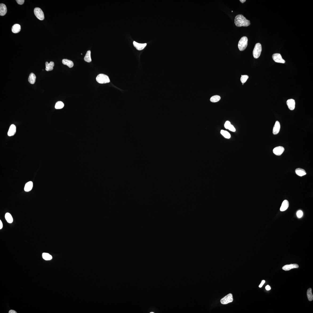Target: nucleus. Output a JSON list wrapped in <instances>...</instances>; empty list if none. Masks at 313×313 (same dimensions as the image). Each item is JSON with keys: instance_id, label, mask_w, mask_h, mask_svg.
Masks as SVG:
<instances>
[{"instance_id": "nucleus-1", "label": "nucleus", "mask_w": 313, "mask_h": 313, "mask_svg": "<svg viewBox=\"0 0 313 313\" xmlns=\"http://www.w3.org/2000/svg\"><path fill=\"white\" fill-rule=\"evenodd\" d=\"M235 23L237 27H248L250 24L249 20L242 15H238L235 17Z\"/></svg>"}, {"instance_id": "nucleus-2", "label": "nucleus", "mask_w": 313, "mask_h": 313, "mask_svg": "<svg viewBox=\"0 0 313 313\" xmlns=\"http://www.w3.org/2000/svg\"><path fill=\"white\" fill-rule=\"evenodd\" d=\"M248 42L247 37L244 36L241 37L238 44V48L240 51H243L246 49L248 45Z\"/></svg>"}, {"instance_id": "nucleus-3", "label": "nucleus", "mask_w": 313, "mask_h": 313, "mask_svg": "<svg viewBox=\"0 0 313 313\" xmlns=\"http://www.w3.org/2000/svg\"><path fill=\"white\" fill-rule=\"evenodd\" d=\"M96 80L97 82L100 84H105L110 82L108 76L103 74L98 75L96 77Z\"/></svg>"}, {"instance_id": "nucleus-4", "label": "nucleus", "mask_w": 313, "mask_h": 313, "mask_svg": "<svg viewBox=\"0 0 313 313\" xmlns=\"http://www.w3.org/2000/svg\"><path fill=\"white\" fill-rule=\"evenodd\" d=\"M262 51V47L260 43H257L255 44L254 48L253 51V55L254 58L255 59L258 58L261 55Z\"/></svg>"}, {"instance_id": "nucleus-5", "label": "nucleus", "mask_w": 313, "mask_h": 313, "mask_svg": "<svg viewBox=\"0 0 313 313\" xmlns=\"http://www.w3.org/2000/svg\"><path fill=\"white\" fill-rule=\"evenodd\" d=\"M233 300V295L230 293L221 299L220 300V302L223 305H226L232 302Z\"/></svg>"}, {"instance_id": "nucleus-6", "label": "nucleus", "mask_w": 313, "mask_h": 313, "mask_svg": "<svg viewBox=\"0 0 313 313\" xmlns=\"http://www.w3.org/2000/svg\"><path fill=\"white\" fill-rule=\"evenodd\" d=\"M34 13L35 15L39 20H42L44 19V14L43 11L41 8L38 7L35 8L34 10Z\"/></svg>"}, {"instance_id": "nucleus-7", "label": "nucleus", "mask_w": 313, "mask_h": 313, "mask_svg": "<svg viewBox=\"0 0 313 313\" xmlns=\"http://www.w3.org/2000/svg\"><path fill=\"white\" fill-rule=\"evenodd\" d=\"M272 58L275 62L283 64L285 63V60L282 58L281 55L280 54H274L273 55Z\"/></svg>"}, {"instance_id": "nucleus-8", "label": "nucleus", "mask_w": 313, "mask_h": 313, "mask_svg": "<svg viewBox=\"0 0 313 313\" xmlns=\"http://www.w3.org/2000/svg\"><path fill=\"white\" fill-rule=\"evenodd\" d=\"M285 150V148L282 146H279L274 148L273 152L277 156H280L283 153Z\"/></svg>"}, {"instance_id": "nucleus-9", "label": "nucleus", "mask_w": 313, "mask_h": 313, "mask_svg": "<svg viewBox=\"0 0 313 313\" xmlns=\"http://www.w3.org/2000/svg\"><path fill=\"white\" fill-rule=\"evenodd\" d=\"M286 104L289 109L290 110H293L295 109V100L293 99H290L287 100Z\"/></svg>"}, {"instance_id": "nucleus-10", "label": "nucleus", "mask_w": 313, "mask_h": 313, "mask_svg": "<svg viewBox=\"0 0 313 313\" xmlns=\"http://www.w3.org/2000/svg\"><path fill=\"white\" fill-rule=\"evenodd\" d=\"M299 267V265L297 264H293L285 265L283 267L282 269L285 271H288L291 269L298 268Z\"/></svg>"}, {"instance_id": "nucleus-11", "label": "nucleus", "mask_w": 313, "mask_h": 313, "mask_svg": "<svg viewBox=\"0 0 313 313\" xmlns=\"http://www.w3.org/2000/svg\"><path fill=\"white\" fill-rule=\"evenodd\" d=\"M133 44L134 47H136V49L140 51L146 47L147 44L146 43L144 44H140L134 41L133 42Z\"/></svg>"}, {"instance_id": "nucleus-12", "label": "nucleus", "mask_w": 313, "mask_h": 313, "mask_svg": "<svg viewBox=\"0 0 313 313\" xmlns=\"http://www.w3.org/2000/svg\"><path fill=\"white\" fill-rule=\"evenodd\" d=\"M280 123L278 121H276V122L274 125L273 129V133L274 135L277 134L280 132Z\"/></svg>"}, {"instance_id": "nucleus-13", "label": "nucleus", "mask_w": 313, "mask_h": 313, "mask_svg": "<svg viewBox=\"0 0 313 313\" xmlns=\"http://www.w3.org/2000/svg\"><path fill=\"white\" fill-rule=\"evenodd\" d=\"M7 7L3 4H0V15L2 16H4L7 13Z\"/></svg>"}, {"instance_id": "nucleus-14", "label": "nucleus", "mask_w": 313, "mask_h": 313, "mask_svg": "<svg viewBox=\"0 0 313 313\" xmlns=\"http://www.w3.org/2000/svg\"><path fill=\"white\" fill-rule=\"evenodd\" d=\"M16 132V126L12 124L9 128L8 132V136H13L15 134Z\"/></svg>"}, {"instance_id": "nucleus-15", "label": "nucleus", "mask_w": 313, "mask_h": 313, "mask_svg": "<svg viewBox=\"0 0 313 313\" xmlns=\"http://www.w3.org/2000/svg\"><path fill=\"white\" fill-rule=\"evenodd\" d=\"M289 206V203L288 201L286 200H284L280 208V211H286L288 208Z\"/></svg>"}, {"instance_id": "nucleus-16", "label": "nucleus", "mask_w": 313, "mask_h": 313, "mask_svg": "<svg viewBox=\"0 0 313 313\" xmlns=\"http://www.w3.org/2000/svg\"><path fill=\"white\" fill-rule=\"evenodd\" d=\"M21 30V26L18 24H16L14 25L12 27V32L14 33H18Z\"/></svg>"}, {"instance_id": "nucleus-17", "label": "nucleus", "mask_w": 313, "mask_h": 313, "mask_svg": "<svg viewBox=\"0 0 313 313\" xmlns=\"http://www.w3.org/2000/svg\"><path fill=\"white\" fill-rule=\"evenodd\" d=\"M45 64L46 71H50L53 70V67L54 66V62H51L50 63H49L48 62H46Z\"/></svg>"}, {"instance_id": "nucleus-18", "label": "nucleus", "mask_w": 313, "mask_h": 313, "mask_svg": "<svg viewBox=\"0 0 313 313\" xmlns=\"http://www.w3.org/2000/svg\"><path fill=\"white\" fill-rule=\"evenodd\" d=\"M32 187H33V183L31 181H29L25 185L24 188V191L26 192H29L32 190Z\"/></svg>"}, {"instance_id": "nucleus-19", "label": "nucleus", "mask_w": 313, "mask_h": 313, "mask_svg": "<svg viewBox=\"0 0 313 313\" xmlns=\"http://www.w3.org/2000/svg\"><path fill=\"white\" fill-rule=\"evenodd\" d=\"M295 172L298 176L301 177L305 176L306 174L305 170L300 168L296 169L295 170Z\"/></svg>"}, {"instance_id": "nucleus-20", "label": "nucleus", "mask_w": 313, "mask_h": 313, "mask_svg": "<svg viewBox=\"0 0 313 313\" xmlns=\"http://www.w3.org/2000/svg\"><path fill=\"white\" fill-rule=\"evenodd\" d=\"M62 62L64 64L66 65L70 68H71L74 66L73 62L67 59H64L62 60Z\"/></svg>"}, {"instance_id": "nucleus-21", "label": "nucleus", "mask_w": 313, "mask_h": 313, "mask_svg": "<svg viewBox=\"0 0 313 313\" xmlns=\"http://www.w3.org/2000/svg\"><path fill=\"white\" fill-rule=\"evenodd\" d=\"M36 79V76L33 73H31L28 77V81L31 84H34L35 82Z\"/></svg>"}, {"instance_id": "nucleus-22", "label": "nucleus", "mask_w": 313, "mask_h": 313, "mask_svg": "<svg viewBox=\"0 0 313 313\" xmlns=\"http://www.w3.org/2000/svg\"><path fill=\"white\" fill-rule=\"evenodd\" d=\"M91 51L90 50L88 51L84 57V60L86 62H91L92 60L91 58Z\"/></svg>"}, {"instance_id": "nucleus-23", "label": "nucleus", "mask_w": 313, "mask_h": 313, "mask_svg": "<svg viewBox=\"0 0 313 313\" xmlns=\"http://www.w3.org/2000/svg\"><path fill=\"white\" fill-rule=\"evenodd\" d=\"M307 295L309 301H312L313 300V295L312 293V290L310 288L307 290Z\"/></svg>"}, {"instance_id": "nucleus-24", "label": "nucleus", "mask_w": 313, "mask_h": 313, "mask_svg": "<svg viewBox=\"0 0 313 313\" xmlns=\"http://www.w3.org/2000/svg\"><path fill=\"white\" fill-rule=\"evenodd\" d=\"M5 218L7 222L12 223L13 222V219L12 215L9 213H7L5 215Z\"/></svg>"}, {"instance_id": "nucleus-25", "label": "nucleus", "mask_w": 313, "mask_h": 313, "mask_svg": "<svg viewBox=\"0 0 313 313\" xmlns=\"http://www.w3.org/2000/svg\"><path fill=\"white\" fill-rule=\"evenodd\" d=\"M221 99L220 96L218 95H215L211 97L210 99V101L212 102H218Z\"/></svg>"}, {"instance_id": "nucleus-26", "label": "nucleus", "mask_w": 313, "mask_h": 313, "mask_svg": "<svg viewBox=\"0 0 313 313\" xmlns=\"http://www.w3.org/2000/svg\"><path fill=\"white\" fill-rule=\"evenodd\" d=\"M42 257L46 260H51L52 258V257L49 254L47 253H43L42 255Z\"/></svg>"}, {"instance_id": "nucleus-27", "label": "nucleus", "mask_w": 313, "mask_h": 313, "mask_svg": "<svg viewBox=\"0 0 313 313\" xmlns=\"http://www.w3.org/2000/svg\"><path fill=\"white\" fill-rule=\"evenodd\" d=\"M221 133L224 137L226 138L229 139L231 138V135L227 131L221 130Z\"/></svg>"}, {"instance_id": "nucleus-28", "label": "nucleus", "mask_w": 313, "mask_h": 313, "mask_svg": "<svg viewBox=\"0 0 313 313\" xmlns=\"http://www.w3.org/2000/svg\"><path fill=\"white\" fill-rule=\"evenodd\" d=\"M64 104L63 102L61 101H58L56 103L55 105V108L56 109H60L64 107Z\"/></svg>"}, {"instance_id": "nucleus-29", "label": "nucleus", "mask_w": 313, "mask_h": 313, "mask_svg": "<svg viewBox=\"0 0 313 313\" xmlns=\"http://www.w3.org/2000/svg\"><path fill=\"white\" fill-rule=\"evenodd\" d=\"M249 77L248 76H247V75H243V76L242 75L241 79H240V80H241V83L242 84L245 83Z\"/></svg>"}, {"instance_id": "nucleus-30", "label": "nucleus", "mask_w": 313, "mask_h": 313, "mask_svg": "<svg viewBox=\"0 0 313 313\" xmlns=\"http://www.w3.org/2000/svg\"><path fill=\"white\" fill-rule=\"evenodd\" d=\"M297 215L298 217L300 218L303 215V212L301 210H299L297 212Z\"/></svg>"}, {"instance_id": "nucleus-31", "label": "nucleus", "mask_w": 313, "mask_h": 313, "mask_svg": "<svg viewBox=\"0 0 313 313\" xmlns=\"http://www.w3.org/2000/svg\"><path fill=\"white\" fill-rule=\"evenodd\" d=\"M228 129L230 130V131H232V132H235V131H236V129H235V127H234V126H233V125H231V124L229 126Z\"/></svg>"}, {"instance_id": "nucleus-32", "label": "nucleus", "mask_w": 313, "mask_h": 313, "mask_svg": "<svg viewBox=\"0 0 313 313\" xmlns=\"http://www.w3.org/2000/svg\"><path fill=\"white\" fill-rule=\"evenodd\" d=\"M231 124V123H230L229 121H226V122H225V128L228 129L229 126Z\"/></svg>"}, {"instance_id": "nucleus-33", "label": "nucleus", "mask_w": 313, "mask_h": 313, "mask_svg": "<svg viewBox=\"0 0 313 313\" xmlns=\"http://www.w3.org/2000/svg\"><path fill=\"white\" fill-rule=\"evenodd\" d=\"M16 1L18 4L20 5L23 4L24 2V0H16Z\"/></svg>"}, {"instance_id": "nucleus-34", "label": "nucleus", "mask_w": 313, "mask_h": 313, "mask_svg": "<svg viewBox=\"0 0 313 313\" xmlns=\"http://www.w3.org/2000/svg\"><path fill=\"white\" fill-rule=\"evenodd\" d=\"M265 280H262L261 283L260 284V285L259 286V287L260 288L262 287L263 285H264V284L265 283Z\"/></svg>"}, {"instance_id": "nucleus-35", "label": "nucleus", "mask_w": 313, "mask_h": 313, "mask_svg": "<svg viewBox=\"0 0 313 313\" xmlns=\"http://www.w3.org/2000/svg\"><path fill=\"white\" fill-rule=\"evenodd\" d=\"M265 289H266V290H269L271 289V288H270V286L269 285H268L266 286V287H265Z\"/></svg>"}, {"instance_id": "nucleus-36", "label": "nucleus", "mask_w": 313, "mask_h": 313, "mask_svg": "<svg viewBox=\"0 0 313 313\" xmlns=\"http://www.w3.org/2000/svg\"><path fill=\"white\" fill-rule=\"evenodd\" d=\"M2 227H3V224L1 220H0V229H2Z\"/></svg>"}, {"instance_id": "nucleus-37", "label": "nucleus", "mask_w": 313, "mask_h": 313, "mask_svg": "<svg viewBox=\"0 0 313 313\" xmlns=\"http://www.w3.org/2000/svg\"><path fill=\"white\" fill-rule=\"evenodd\" d=\"M9 313H17L15 311L13 310H10L8 312Z\"/></svg>"}, {"instance_id": "nucleus-38", "label": "nucleus", "mask_w": 313, "mask_h": 313, "mask_svg": "<svg viewBox=\"0 0 313 313\" xmlns=\"http://www.w3.org/2000/svg\"><path fill=\"white\" fill-rule=\"evenodd\" d=\"M246 0H240V1L242 3H244L246 1Z\"/></svg>"}]
</instances>
